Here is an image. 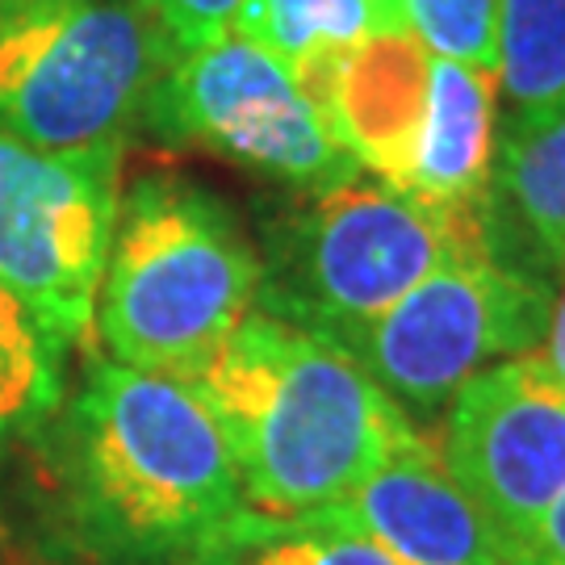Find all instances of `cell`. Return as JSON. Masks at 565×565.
Here are the masks:
<instances>
[{
  "label": "cell",
  "mask_w": 565,
  "mask_h": 565,
  "mask_svg": "<svg viewBox=\"0 0 565 565\" xmlns=\"http://www.w3.org/2000/svg\"><path fill=\"white\" fill-rule=\"evenodd\" d=\"M30 445L63 548L88 565H210L252 515L202 390L168 373L93 361Z\"/></svg>",
  "instance_id": "cell-1"
},
{
  "label": "cell",
  "mask_w": 565,
  "mask_h": 565,
  "mask_svg": "<svg viewBox=\"0 0 565 565\" xmlns=\"http://www.w3.org/2000/svg\"><path fill=\"white\" fill-rule=\"evenodd\" d=\"M223 427L247 507L294 520L335 507L390 457L431 440L340 348L252 310L193 377Z\"/></svg>",
  "instance_id": "cell-2"
},
{
  "label": "cell",
  "mask_w": 565,
  "mask_h": 565,
  "mask_svg": "<svg viewBox=\"0 0 565 565\" xmlns=\"http://www.w3.org/2000/svg\"><path fill=\"white\" fill-rule=\"evenodd\" d=\"M256 294L260 247L214 189L177 172L121 189L93 319L109 361L193 382Z\"/></svg>",
  "instance_id": "cell-3"
},
{
  "label": "cell",
  "mask_w": 565,
  "mask_h": 565,
  "mask_svg": "<svg viewBox=\"0 0 565 565\" xmlns=\"http://www.w3.org/2000/svg\"><path fill=\"white\" fill-rule=\"evenodd\" d=\"M478 210H436L364 172L289 193L260 223L256 310L343 348L445 260Z\"/></svg>",
  "instance_id": "cell-4"
},
{
  "label": "cell",
  "mask_w": 565,
  "mask_h": 565,
  "mask_svg": "<svg viewBox=\"0 0 565 565\" xmlns=\"http://www.w3.org/2000/svg\"><path fill=\"white\" fill-rule=\"evenodd\" d=\"M172 55L142 0H0V130L46 151H126Z\"/></svg>",
  "instance_id": "cell-5"
},
{
  "label": "cell",
  "mask_w": 565,
  "mask_h": 565,
  "mask_svg": "<svg viewBox=\"0 0 565 565\" xmlns=\"http://www.w3.org/2000/svg\"><path fill=\"white\" fill-rule=\"evenodd\" d=\"M553 285L494 235L482 202L445 260L340 352L427 431L469 377L541 348Z\"/></svg>",
  "instance_id": "cell-6"
},
{
  "label": "cell",
  "mask_w": 565,
  "mask_h": 565,
  "mask_svg": "<svg viewBox=\"0 0 565 565\" xmlns=\"http://www.w3.org/2000/svg\"><path fill=\"white\" fill-rule=\"evenodd\" d=\"M139 130L239 163L285 193H323L361 177L298 76L235 34L177 51Z\"/></svg>",
  "instance_id": "cell-7"
},
{
  "label": "cell",
  "mask_w": 565,
  "mask_h": 565,
  "mask_svg": "<svg viewBox=\"0 0 565 565\" xmlns=\"http://www.w3.org/2000/svg\"><path fill=\"white\" fill-rule=\"evenodd\" d=\"M121 151H46L0 130V285L63 352L93 331Z\"/></svg>",
  "instance_id": "cell-8"
},
{
  "label": "cell",
  "mask_w": 565,
  "mask_h": 565,
  "mask_svg": "<svg viewBox=\"0 0 565 565\" xmlns=\"http://www.w3.org/2000/svg\"><path fill=\"white\" fill-rule=\"evenodd\" d=\"M436 457L520 565L565 490V385L541 352L482 369L436 424Z\"/></svg>",
  "instance_id": "cell-9"
},
{
  "label": "cell",
  "mask_w": 565,
  "mask_h": 565,
  "mask_svg": "<svg viewBox=\"0 0 565 565\" xmlns=\"http://www.w3.org/2000/svg\"><path fill=\"white\" fill-rule=\"evenodd\" d=\"M315 515L364 536L394 565H511L490 520L445 473L431 440L390 457Z\"/></svg>",
  "instance_id": "cell-10"
},
{
  "label": "cell",
  "mask_w": 565,
  "mask_h": 565,
  "mask_svg": "<svg viewBox=\"0 0 565 565\" xmlns=\"http://www.w3.org/2000/svg\"><path fill=\"white\" fill-rule=\"evenodd\" d=\"M499 147V76L436 55L424 126L415 135L398 193L436 210L486 202Z\"/></svg>",
  "instance_id": "cell-11"
},
{
  "label": "cell",
  "mask_w": 565,
  "mask_h": 565,
  "mask_svg": "<svg viewBox=\"0 0 565 565\" xmlns=\"http://www.w3.org/2000/svg\"><path fill=\"white\" fill-rule=\"evenodd\" d=\"M494 235L548 281L565 273V105L527 121H499L486 189Z\"/></svg>",
  "instance_id": "cell-12"
},
{
  "label": "cell",
  "mask_w": 565,
  "mask_h": 565,
  "mask_svg": "<svg viewBox=\"0 0 565 565\" xmlns=\"http://www.w3.org/2000/svg\"><path fill=\"white\" fill-rule=\"evenodd\" d=\"M499 121L565 105V0H494Z\"/></svg>",
  "instance_id": "cell-13"
},
{
  "label": "cell",
  "mask_w": 565,
  "mask_h": 565,
  "mask_svg": "<svg viewBox=\"0 0 565 565\" xmlns=\"http://www.w3.org/2000/svg\"><path fill=\"white\" fill-rule=\"evenodd\" d=\"M63 352L42 323L0 285V457L30 445L67 394Z\"/></svg>",
  "instance_id": "cell-14"
},
{
  "label": "cell",
  "mask_w": 565,
  "mask_h": 565,
  "mask_svg": "<svg viewBox=\"0 0 565 565\" xmlns=\"http://www.w3.org/2000/svg\"><path fill=\"white\" fill-rule=\"evenodd\" d=\"M377 30L382 21L369 0H243L226 34L260 46L289 72H298L323 55L356 46Z\"/></svg>",
  "instance_id": "cell-15"
},
{
  "label": "cell",
  "mask_w": 565,
  "mask_h": 565,
  "mask_svg": "<svg viewBox=\"0 0 565 565\" xmlns=\"http://www.w3.org/2000/svg\"><path fill=\"white\" fill-rule=\"evenodd\" d=\"M210 565H394L377 545L319 515H260L252 511Z\"/></svg>",
  "instance_id": "cell-16"
},
{
  "label": "cell",
  "mask_w": 565,
  "mask_h": 565,
  "mask_svg": "<svg viewBox=\"0 0 565 565\" xmlns=\"http://www.w3.org/2000/svg\"><path fill=\"white\" fill-rule=\"evenodd\" d=\"M403 21L436 55L494 72V0H403Z\"/></svg>",
  "instance_id": "cell-17"
},
{
  "label": "cell",
  "mask_w": 565,
  "mask_h": 565,
  "mask_svg": "<svg viewBox=\"0 0 565 565\" xmlns=\"http://www.w3.org/2000/svg\"><path fill=\"white\" fill-rule=\"evenodd\" d=\"M142 4L156 13L177 51H193V46L223 39L243 9V0H142Z\"/></svg>",
  "instance_id": "cell-18"
},
{
  "label": "cell",
  "mask_w": 565,
  "mask_h": 565,
  "mask_svg": "<svg viewBox=\"0 0 565 565\" xmlns=\"http://www.w3.org/2000/svg\"><path fill=\"white\" fill-rule=\"evenodd\" d=\"M520 565H565V490L562 499L545 511V520L536 527V536H532L527 553L520 557Z\"/></svg>",
  "instance_id": "cell-19"
},
{
  "label": "cell",
  "mask_w": 565,
  "mask_h": 565,
  "mask_svg": "<svg viewBox=\"0 0 565 565\" xmlns=\"http://www.w3.org/2000/svg\"><path fill=\"white\" fill-rule=\"evenodd\" d=\"M541 356H545V364L562 377L565 385V273L557 277V285H553V306H548V327H545V340H541V348H536Z\"/></svg>",
  "instance_id": "cell-20"
},
{
  "label": "cell",
  "mask_w": 565,
  "mask_h": 565,
  "mask_svg": "<svg viewBox=\"0 0 565 565\" xmlns=\"http://www.w3.org/2000/svg\"><path fill=\"white\" fill-rule=\"evenodd\" d=\"M373 4V13L382 21V30H406L403 21V0H369Z\"/></svg>",
  "instance_id": "cell-21"
}]
</instances>
